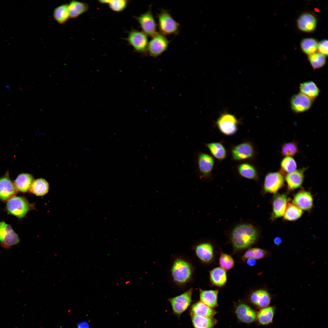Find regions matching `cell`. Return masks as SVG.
Segmentation results:
<instances>
[{
  "mask_svg": "<svg viewBox=\"0 0 328 328\" xmlns=\"http://www.w3.org/2000/svg\"><path fill=\"white\" fill-rule=\"evenodd\" d=\"M53 17L59 24H65L70 18L68 4L61 5L56 7L53 11Z\"/></svg>",
  "mask_w": 328,
  "mask_h": 328,
  "instance_id": "f546056e",
  "label": "cell"
},
{
  "mask_svg": "<svg viewBox=\"0 0 328 328\" xmlns=\"http://www.w3.org/2000/svg\"><path fill=\"white\" fill-rule=\"evenodd\" d=\"M272 211L271 216L272 220L283 216L287 205V198L285 194L275 195L272 201Z\"/></svg>",
  "mask_w": 328,
  "mask_h": 328,
  "instance_id": "5bb4252c",
  "label": "cell"
},
{
  "mask_svg": "<svg viewBox=\"0 0 328 328\" xmlns=\"http://www.w3.org/2000/svg\"><path fill=\"white\" fill-rule=\"evenodd\" d=\"M147 36L143 32L133 29L129 32L126 39L136 51L145 53L148 43Z\"/></svg>",
  "mask_w": 328,
  "mask_h": 328,
  "instance_id": "52a82bcc",
  "label": "cell"
},
{
  "mask_svg": "<svg viewBox=\"0 0 328 328\" xmlns=\"http://www.w3.org/2000/svg\"><path fill=\"white\" fill-rule=\"evenodd\" d=\"M197 164L201 176L205 178L208 177L214 165V160L213 158L207 154L200 153L198 155Z\"/></svg>",
  "mask_w": 328,
  "mask_h": 328,
  "instance_id": "9a60e30c",
  "label": "cell"
},
{
  "mask_svg": "<svg viewBox=\"0 0 328 328\" xmlns=\"http://www.w3.org/2000/svg\"><path fill=\"white\" fill-rule=\"evenodd\" d=\"M301 46L304 53L310 55L314 53L317 50L318 44L317 41L313 39L306 38L301 41Z\"/></svg>",
  "mask_w": 328,
  "mask_h": 328,
  "instance_id": "d590c367",
  "label": "cell"
},
{
  "mask_svg": "<svg viewBox=\"0 0 328 328\" xmlns=\"http://www.w3.org/2000/svg\"><path fill=\"white\" fill-rule=\"evenodd\" d=\"M135 18L139 24L143 32L152 37L157 33L156 24L151 11V7L145 13Z\"/></svg>",
  "mask_w": 328,
  "mask_h": 328,
  "instance_id": "9c48e42d",
  "label": "cell"
},
{
  "mask_svg": "<svg viewBox=\"0 0 328 328\" xmlns=\"http://www.w3.org/2000/svg\"><path fill=\"white\" fill-rule=\"evenodd\" d=\"M281 166L285 172L289 173L296 170L297 165L295 160L291 157L286 156L282 160Z\"/></svg>",
  "mask_w": 328,
  "mask_h": 328,
  "instance_id": "ab89813d",
  "label": "cell"
},
{
  "mask_svg": "<svg viewBox=\"0 0 328 328\" xmlns=\"http://www.w3.org/2000/svg\"><path fill=\"white\" fill-rule=\"evenodd\" d=\"M238 171L240 175L244 177L252 179H257L258 175L255 168L251 164L244 163L238 166Z\"/></svg>",
  "mask_w": 328,
  "mask_h": 328,
  "instance_id": "836d02e7",
  "label": "cell"
},
{
  "mask_svg": "<svg viewBox=\"0 0 328 328\" xmlns=\"http://www.w3.org/2000/svg\"><path fill=\"white\" fill-rule=\"evenodd\" d=\"M254 154V149L252 145L248 142L240 144L234 148L232 151L233 158L241 160L251 158Z\"/></svg>",
  "mask_w": 328,
  "mask_h": 328,
  "instance_id": "e0dca14e",
  "label": "cell"
},
{
  "mask_svg": "<svg viewBox=\"0 0 328 328\" xmlns=\"http://www.w3.org/2000/svg\"><path fill=\"white\" fill-rule=\"evenodd\" d=\"M309 60L313 68L316 69L321 67L325 64L326 57L321 53H314L309 56Z\"/></svg>",
  "mask_w": 328,
  "mask_h": 328,
  "instance_id": "f35d334b",
  "label": "cell"
},
{
  "mask_svg": "<svg viewBox=\"0 0 328 328\" xmlns=\"http://www.w3.org/2000/svg\"><path fill=\"white\" fill-rule=\"evenodd\" d=\"M236 312L238 319L244 323H251L256 318L255 311L248 305L244 303L238 305L236 308Z\"/></svg>",
  "mask_w": 328,
  "mask_h": 328,
  "instance_id": "ac0fdd59",
  "label": "cell"
},
{
  "mask_svg": "<svg viewBox=\"0 0 328 328\" xmlns=\"http://www.w3.org/2000/svg\"><path fill=\"white\" fill-rule=\"evenodd\" d=\"M259 233L256 229L248 224H242L235 227L231 235L234 248L236 250L246 249L257 240Z\"/></svg>",
  "mask_w": 328,
  "mask_h": 328,
  "instance_id": "6da1fadb",
  "label": "cell"
},
{
  "mask_svg": "<svg viewBox=\"0 0 328 328\" xmlns=\"http://www.w3.org/2000/svg\"><path fill=\"white\" fill-rule=\"evenodd\" d=\"M306 169L303 168L287 174L285 180L289 190H295L301 186L303 182L304 173Z\"/></svg>",
  "mask_w": 328,
  "mask_h": 328,
  "instance_id": "d6986e66",
  "label": "cell"
},
{
  "mask_svg": "<svg viewBox=\"0 0 328 328\" xmlns=\"http://www.w3.org/2000/svg\"><path fill=\"white\" fill-rule=\"evenodd\" d=\"M251 302L261 308H265L268 306L271 302V297L266 291L260 289L252 292L250 298Z\"/></svg>",
  "mask_w": 328,
  "mask_h": 328,
  "instance_id": "44dd1931",
  "label": "cell"
},
{
  "mask_svg": "<svg viewBox=\"0 0 328 328\" xmlns=\"http://www.w3.org/2000/svg\"><path fill=\"white\" fill-rule=\"evenodd\" d=\"M32 206L25 198L14 196L8 200L6 209L8 212L19 218L24 217Z\"/></svg>",
  "mask_w": 328,
  "mask_h": 328,
  "instance_id": "7a4b0ae2",
  "label": "cell"
},
{
  "mask_svg": "<svg viewBox=\"0 0 328 328\" xmlns=\"http://www.w3.org/2000/svg\"><path fill=\"white\" fill-rule=\"evenodd\" d=\"M19 241L18 235L11 227L4 222H0V243L5 248H9Z\"/></svg>",
  "mask_w": 328,
  "mask_h": 328,
  "instance_id": "ba28073f",
  "label": "cell"
},
{
  "mask_svg": "<svg viewBox=\"0 0 328 328\" xmlns=\"http://www.w3.org/2000/svg\"><path fill=\"white\" fill-rule=\"evenodd\" d=\"M297 25L299 29L302 31L312 32L316 27V19L312 14L305 13L299 17L297 20Z\"/></svg>",
  "mask_w": 328,
  "mask_h": 328,
  "instance_id": "ffe728a7",
  "label": "cell"
},
{
  "mask_svg": "<svg viewBox=\"0 0 328 328\" xmlns=\"http://www.w3.org/2000/svg\"><path fill=\"white\" fill-rule=\"evenodd\" d=\"M273 241L275 244L277 245H279L282 243L281 239L279 237H275Z\"/></svg>",
  "mask_w": 328,
  "mask_h": 328,
  "instance_id": "bcb514c9",
  "label": "cell"
},
{
  "mask_svg": "<svg viewBox=\"0 0 328 328\" xmlns=\"http://www.w3.org/2000/svg\"><path fill=\"white\" fill-rule=\"evenodd\" d=\"M313 100L303 94L300 93L293 95L291 98L290 104L292 110L296 113L306 111L312 106Z\"/></svg>",
  "mask_w": 328,
  "mask_h": 328,
  "instance_id": "7c38bea8",
  "label": "cell"
},
{
  "mask_svg": "<svg viewBox=\"0 0 328 328\" xmlns=\"http://www.w3.org/2000/svg\"><path fill=\"white\" fill-rule=\"evenodd\" d=\"M318 50L321 53L326 56L328 54V41L323 39L318 44Z\"/></svg>",
  "mask_w": 328,
  "mask_h": 328,
  "instance_id": "7bdbcfd3",
  "label": "cell"
},
{
  "mask_svg": "<svg viewBox=\"0 0 328 328\" xmlns=\"http://www.w3.org/2000/svg\"><path fill=\"white\" fill-rule=\"evenodd\" d=\"M191 314L206 317H212L216 314V311L201 302H196L192 305Z\"/></svg>",
  "mask_w": 328,
  "mask_h": 328,
  "instance_id": "d4e9b609",
  "label": "cell"
},
{
  "mask_svg": "<svg viewBox=\"0 0 328 328\" xmlns=\"http://www.w3.org/2000/svg\"><path fill=\"white\" fill-rule=\"evenodd\" d=\"M191 320L194 328H213L217 320L212 317L191 314Z\"/></svg>",
  "mask_w": 328,
  "mask_h": 328,
  "instance_id": "83f0119b",
  "label": "cell"
},
{
  "mask_svg": "<svg viewBox=\"0 0 328 328\" xmlns=\"http://www.w3.org/2000/svg\"><path fill=\"white\" fill-rule=\"evenodd\" d=\"M284 178L280 173H271L265 177L263 190L264 193L275 194L284 185Z\"/></svg>",
  "mask_w": 328,
  "mask_h": 328,
  "instance_id": "8fae6325",
  "label": "cell"
},
{
  "mask_svg": "<svg viewBox=\"0 0 328 328\" xmlns=\"http://www.w3.org/2000/svg\"><path fill=\"white\" fill-rule=\"evenodd\" d=\"M299 89L300 93L312 100L318 96L319 92L318 87L316 84L312 81H308L301 83L300 85Z\"/></svg>",
  "mask_w": 328,
  "mask_h": 328,
  "instance_id": "f1b7e54d",
  "label": "cell"
},
{
  "mask_svg": "<svg viewBox=\"0 0 328 328\" xmlns=\"http://www.w3.org/2000/svg\"><path fill=\"white\" fill-rule=\"evenodd\" d=\"M18 190L9 176L8 172L0 177V199L3 201L8 200L15 196Z\"/></svg>",
  "mask_w": 328,
  "mask_h": 328,
  "instance_id": "4fadbf2b",
  "label": "cell"
},
{
  "mask_svg": "<svg viewBox=\"0 0 328 328\" xmlns=\"http://www.w3.org/2000/svg\"><path fill=\"white\" fill-rule=\"evenodd\" d=\"M200 290V299L201 302L211 308L217 306V290Z\"/></svg>",
  "mask_w": 328,
  "mask_h": 328,
  "instance_id": "484cf974",
  "label": "cell"
},
{
  "mask_svg": "<svg viewBox=\"0 0 328 328\" xmlns=\"http://www.w3.org/2000/svg\"><path fill=\"white\" fill-rule=\"evenodd\" d=\"M98 2L101 4H108L111 10L117 12L124 10L128 2V1L126 0H99Z\"/></svg>",
  "mask_w": 328,
  "mask_h": 328,
  "instance_id": "8d00e7d4",
  "label": "cell"
},
{
  "mask_svg": "<svg viewBox=\"0 0 328 328\" xmlns=\"http://www.w3.org/2000/svg\"><path fill=\"white\" fill-rule=\"evenodd\" d=\"M212 154L216 158L223 160L226 157V152L223 145L219 142H212L205 144Z\"/></svg>",
  "mask_w": 328,
  "mask_h": 328,
  "instance_id": "d6a6232c",
  "label": "cell"
},
{
  "mask_svg": "<svg viewBox=\"0 0 328 328\" xmlns=\"http://www.w3.org/2000/svg\"><path fill=\"white\" fill-rule=\"evenodd\" d=\"M49 185L44 179L40 178L34 180L30 187V191L38 196H42L48 192Z\"/></svg>",
  "mask_w": 328,
  "mask_h": 328,
  "instance_id": "4dcf8cb0",
  "label": "cell"
},
{
  "mask_svg": "<svg viewBox=\"0 0 328 328\" xmlns=\"http://www.w3.org/2000/svg\"><path fill=\"white\" fill-rule=\"evenodd\" d=\"M148 43L147 51L153 57L158 56L167 49L169 42L164 35L157 32Z\"/></svg>",
  "mask_w": 328,
  "mask_h": 328,
  "instance_id": "5b68a950",
  "label": "cell"
},
{
  "mask_svg": "<svg viewBox=\"0 0 328 328\" xmlns=\"http://www.w3.org/2000/svg\"><path fill=\"white\" fill-rule=\"evenodd\" d=\"M268 254V251L265 250L255 248H250L243 255L242 258L244 260L249 258H254L256 260L260 259L266 257Z\"/></svg>",
  "mask_w": 328,
  "mask_h": 328,
  "instance_id": "74e56055",
  "label": "cell"
},
{
  "mask_svg": "<svg viewBox=\"0 0 328 328\" xmlns=\"http://www.w3.org/2000/svg\"><path fill=\"white\" fill-rule=\"evenodd\" d=\"M193 289L192 288L175 297L168 299L173 313L180 316L189 306L192 301Z\"/></svg>",
  "mask_w": 328,
  "mask_h": 328,
  "instance_id": "8992f818",
  "label": "cell"
},
{
  "mask_svg": "<svg viewBox=\"0 0 328 328\" xmlns=\"http://www.w3.org/2000/svg\"><path fill=\"white\" fill-rule=\"evenodd\" d=\"M172 274L174 281L183 284L187 282L192 275V269L190 264L181 259L176 260L173 265Z\"/></svg>",
  "mask_w": 328,
  "mask_h": 328,
  "instance_id": "277c9868",
  "label": "cell"
},
{
  "mask_svg": "<svg viewBox=\"0 0 328 328\" xmlns=\"http://www.w3.org/2000/svg\"><path fill=\"white\" fill-rule=\"evenodd\" d=\"M274 313V309L272 307H266L261 309L258 316L259 322L263 325L269 324L272 320Z\"/></svg>",
  "mask_w": 328,
  "mask_h": 328,
  "instance_id": "e575fe53",
  "label": "cell"
},
{
  "mask_svg": "<svg viewBox=\"0 0 328 328\" xmlns=\"http://www.w3.org/2000/svg\"><path fill=\"white\" fill-rule=\"evenodd\" d=\"M238 121L233 115L226 113L222 114L217 121V125L223 134L231 135L235 134L237 129Z\"/></svg>",
  "mask_w": 328,
  "mask_h": 328,
  "instance_id": "30bf717a",
  "label": "cell"
},
{
  "mask_svg": "<svg viewBox=\"0 0 328 328\" xmlns=\"http://www.w3.org/2000/svg\"><path fill=\"white\" fill-rule=\"evenodd\" d=\"M34 181L33 177L31 175L22 173L17 176L13 183L18 191L25 193L30 190Z\"/></svg>",
  "mask_w": 328,
  "mask_h": 328,
  "instance_id": "7402d4cb",
  "label": "cell"
},
{
  "mask_svg": "<svg viewBox=\"0 0 328 328\" xmlns=\"http://www.w3.org/2000/svg\"><path fill=\"white\" fill-rule=\"evenodd\" d=\"M70 17L76 19L87 12L89 5L86 3L76 0H72L68 4Z\"/></svg>",
  "mask_w": 328,
  "mask_h": 328,
  "instance_id": "cb8c5ba5",
  "label": "cell"
},
{
  "mask_svg": "<svg viewBox=\"0 0 328 328\" xmlns=\"http://www.w3.org/2000/svg\"><path fill=\"white\" fill-rule=\"evenodd\" d=\"M158 26L160 32L164 35L177 34L179 24L172 17L167 11L163 9L157 15Z\"/></svg>",
  "mask_w": 328,
  "mask_h": 328,
  "instance_id": "3957f363",
  "label": "cell"
},
{
  "mask_svg": "<svg viewBox=\"0 0 328 328\" xmlns=\"http://www.w3.org/2000/svg\"><path fill=\"white\" fill-rule=\"evenodd\" d=\"M247 264L250 266H253L256 262V260L252 258H249L247 259Z\"/></svg>",
  "mask_w": 328,
  "mask_h": 328,
  "instance_id": "ee69618b",
  "label": "cell"
},
{
  "mask_svg": "<svg viewBox=\"0 0 328 328\" xmlns=\"http://www.w3.org/2000/svg\"><path fill=\"white\" fill-rule=\"evenodd\" d=\"M234 261L229 255L221 253L219 258V264L220 267L225 271L231 269L234 265Z\"/></svg>",
  "mask_w": 328,
  "mask_h": 328,
  "instance_id": "60d3db41",
  "label": "cell"
},
{
  "mask_svg": "<svg viewBox=\"0 0 328 328\" xmlns=\"http://www.w3.org/2000/svg\"><path fill=\"white\" fill-rule=\"evenodd\" d=\"M292 203L302 210H309L313 206V200L309 192L301 190L294 196Z\"/></svg>",
  "mask_w": 328,
  "mask_h": 328,
  "instance_id": "2e32d148",
  "label": "cell"
},
{
  "mask_svg": "<svg viewBox=\"0 0 328 328\" xmlns=\"http://www.w3.org/2000/svg\"><path fill=\"white\" fill-rule=\"evenodd\" d=\"M298 152L297 146L293 142L286 143L282 147V153L285 156L291 157L295 155Z\"/></svg>",
  "mask_w": 328,
  "mask_h": 328,
  "instance_id": "b9f144b4",
  "label": "cell"
},
{
  "mask_svg": "<svg viewBox=\"0 0 328 328\" xmlns=\"http://www.w3.org/2000/svg\"><path fill=\"white\" fill-rule=\"evenodd\" d=\"M302 214V210L293 204L289 203L283 216L285 220L294 221L299 218Z\"/></svg>",
  "mask_w": 328,
  "mask_h": 328,
  "instance_id": "1f68e13d",
  "label": "cell"
},
{
  "mask_svg": "<svg viewBox=\"0 0 328 328\" xmlns=\"http://www.w3.org/2000/svg\"><path fill=\"white\" fill-rule=\"evenodd\" d=\"M77 328H89V326L87 322H84L78 324Z\"/></svg>",
  "mask_w": 328,
  "mask_h": 328,
  "instance_id": "f6af8a7d",
  "label": "cell"
},
{
  "mask_svg": "<svg viewBox=\"0 0 328 328\" xmlns=\"http://www.w3.org/2000/svg\"><path fill=\"white\" fill-rule=\"evenodd\" d=\"M210 280L214 285L221 287L226 283L227 277L226 271L221 267L214 268L210 272Z\"/></svg>",
  "mask_w": 328,
  "mask_h": 328,
  "instance_id": "4316f807",
  "label": "cell"
},
{
  "mask_svg": "<svg viewBox=\"0 0 328 328\" xmlns=\"http://www.w3.org/2000/svg\"><path fill=\"white\" fill-rule=\"evenodd\" d=\"M195 251L197 257L204 262H209L213 258V247L209 243L204 242L198 244L196 247Z\"/></svg>",
  "mask_w": 328,
  "mask_h": 328,
  "instance_id": "603a6c76",
  "label": "cell"
}]
</instances>
